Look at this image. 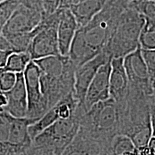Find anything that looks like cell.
I'll use <instances>...</instances> for the list:
<instances>
[{"label":"cell","instance_id":"6da1fadb","mask_svg":"<svg viewBox=\"0 0 155 155\" xmlns=\"http://www.w3.org/2000/svg\"><path fill=\"white\" fill-rule=\"evenodd\" d=\"M111 17L102 11L83 28H79L73 38L68 57L76 68L81 66L100 54L109 39L112 28Z\"/></svg>","mask_w":155,"mask_h":155},{"label":"cell","instance_id":"7a4b0ae2","mask_svg":"<svg viewBox=\"0 0 155 155\" xmlns=\"http://www.w3.org/2000/svg\"><path fill=\"white\" fill-rule=\"evenodd\" d=\"M122 106L112 98L93 105L80 118L79 131L104 145L119 133Z\"/></svg>","mask_w":155,"mask_h":155},{"label":"cell","instance_id":"3957f363","mask_svg":"<svg viewBox=\"0 0 155 155\" xmlns=\"http://www.w3.org/2000/svg\"><path fill=\"white\" fill-rule=\"evenodd\" d=\"M145 18L134 9H129L118 18L103 51L111 58H124L139 46V37Z\"/></svg>","mask_w":155,"mask_h":155},{"label":"cell","instance_id":"277c9868","mask_svg":"<svg viewBox=\"0 0 155 155\" xmlns=\"http://www.w3.org/2000/svg\"><path fill=\"white\" fill-rule=\"evenodd\" d=\"M80 116L76 114L68 119H58L38 134L32 141L35 147L53 150L57 155H61L63 150L72 141L78 132Z\"/></svg>","mask_w":155,"mask_h":155},{"label":"cell","instance_id":"5b68a950","mask_svg":"<svg viewBox=\"0 0 155 155\" xmlns=\"http://www.w3.org/2000/svg\"><path fill=\"white\" fill-rule=\"evenodd\" d=\"M58 19V9L53 14L44 15L38 32L31 40L27 51L32 61L60 55L57 38Z\"/></svg>","mask_w":155,"mask_h":155},{"label":"cell","instance_id":"8992f818","mask_svg":"<svg viewBox=\"0 0 155 155\" xmlns=\"http://www.w3.org/2000/svg\"><path fill=\"white\" fill-rule=\"evenodd\" d=\"M40 72L38 65L31 61L23 72L28 98L26 118L38 120L50 109L48 102L42 92Z\"/></svg>","mask_w":155,"mask_h":155},{"label":"cell","instance_id":"52a82bcc","mask_svg":"<svg viewBox=\"0 0 155 155\" xmlns=\"http://www.w3.org/2000/svg\"><path fill=\"white\" fill-rule=\"evenodd\" d=\"M43 12L19 5L2 30L5 38L32 32L41 22Z\"/></svg>","mask_w":155,"mask_h":155},{"label":"cell","instance_id":"ba28073f","mask_svg":"<svg viewBox=\"0 0 155 155\" xmlns=\"http://www.w3.org/2000/svg\"><path fill=\"white\" fill-rule=\"evenodd\" d=\"M124 65L131 86L154 94V84L150 81L139 45L124 58Z\"/></svg>","mask_w":155,"mask_h":155},{"label":"cell","instance_id":"9c48e42d","mask_svg":"<svg viewBox=\"0 0 155 155\" xmlns=\"http://www.w3.org/2000/svg\"><path fill=\"white\" fill-rule=\"evenodd\" d=\"M111 60V58L102 51L91 61L75 68L73 83V96L78 102V105L83 104L87 90L98 68Z\"/></svg>","mask_w":155,"mask_h":155},{"label":"cell","instance_id":"30bf717a","mask_svg":"<svg viewBox=\"0 0 155 155\" xmlns=\"http://www.w3.org/2000/svg\"><path fill=\"white\" fill-rule=\"evenodd\" d=\"M111 61L102 65L98 68L87 90L83 104L78 105L83 114L94 104L110 98L109 78Z\"/></svg>","mask_w":155,"mask_h":155},{"label":"cell","instance_id":"8fae6325","mask_svg":"<svg viewBox=\"0 0 155 155\" xmlns=\"http://www.w3.org/2000/svg\"><path fill=\"white\" fill-rule=\"evenodd\" d=\"M59 19L57 26V38L59 53L68 56L75 32L79 28L74 16L68 8H59Z\"/></svg>","mask_w":155,"mask_h":155},{"label":"cell","instance_id":"7c38bea8","mask_svg":"<svg viewBox=\"0 0 155 155\" xmlns=\"http://www.w3.org/2000/svg\"><path fill=\"white\" fill-rule=\"evenodd\" d=\"M14 86L4 93L7 98V104L4 111L15 118H25L28 112V98L23 73H16Z\"/></svg>","mask_w":155,"mask_h":155},{"label":"cell","instance_id":"4fadbf2b","mask_svg":"<svg viewBox=\"0 0 155 155\" xmlns=\"http://www.w3.org/2000/svg\"><path fill=\"white\" fill-rule=\"evenodd\" d=\"M36 120L28 118L12 117L9 127L7 144L12 154L21 152H26L32 144L28 133V127Z\"/></svg>","mask_w":155,"mask_h":155},{"label":"cell","instance_id":"5bb4252c","mask_svg":"<svg viewBox=\"0 0 155 155\" xmlns=\"http://www.w3.org/2000/svg\"><path fill=\"white\" fill-rule=\"evenodd\" d=\"M129 79L124 65V58H112L109 78L110 98L116 102H123L129 92Z\"/></svg>","mask_w":155,"mask_h":155},{"label":"cell","instance_id":"9a60e30c","mask_svg":"<svg viewBox=\"0 0 155 155\" xmlns=\"http://www.w3.org/2000/svg\"><path fill=\"white\" fill-rule=\"evenodd\" d=\"M107 0H78L68 8L71 10L79 28L90 23L104 8Z\"/></svg>","mask_w":155,"mask_h":155},{"label":"cell","instance_id":"2e32d148","mask_svg":"<svg viewBox=\"0 0 155 155\" xmlns=\"http://www.w3.org/2000/svg\"><path fill=\"white\" fill-rule=\"evenodd\" d=\"M106 146L78 130L76 136L61 155H99Z\"/></svg>","mask_w":155,"mask_h":155},{"label":"cell","instance_id":"e0dca14e","mask_svg":"<svg viewBox=\"0 0 155 155\" xmlns=\"http://www.w3.org/2000/svg\"><path fill=\"white\" fill-rule=\"evenodd\" d=\"M38 65L40 72L52 77H60L70 62L68 56L53 55L32 61Z\"/></svg>","mask_w":155,"mask_h":155},{"label":"cell","instance_id":"ac0fdd59","mask_svg":"<svg viewBox=\"0 0 155 155\" xmlns=\"http://www.w3.org/2000/svg\"><path fill=\"white\" fill-rule=\"evenodd\" d=\"M58 119H59V117H58L57 111L55 106H53L40 119L29 126L28 133L31 140H33L37 136L40 134L45 129L51 126L54 122Z\"/></svg>","mask_w":155,"mask_h":155},{"label":"cell","instance_id":"d6986e66","mask_svg":"<svg viewBox=\"0 0 155 155\" xmlns=\"http://www.w3.org/2000/svg\"><path fill=\"white\" fill-rule=\"evenodd\" d=\"M32 61L28 52L12 53L7 58L4 71L14 73H23L27 65Z\"/></svg>","mask_w":155,"mask_h":155},{"label":"cell","instance_id":"ffe728a7","mask_svg":"<svg viewBox=\"0 0 155 155\" xmlns=\"http://www.w3.org/2000/svg\"><path fill=\"white\" fill-rule=\"evenodd\" d=\"M108 148L112 155H121L125 153L132 152L136 150L131 139L122 134H117L112 137Z\"/></svg>","mask_w":155,"mask_h":155},{"label":"cell","instance_id":"44dd1931","mask_svg":"<svg viewBox=\"0 0 155 155\" xmlns=\"http://www.w3.org/2000/svg\"><path fill=\"white\" fill-rule=\"evenodd\" d=\"M145 18V17H144ZM155 23L154 20L145 18L139 37V45L143 50L155 49Z\"/></svg>","mask_w":155,"mask_h":155},{"label":"cell","instance_id":"7402d4cb","mask_svg":"<svg viewBox=\"0 0 155 155\" xmlns=\"http://www.w3.org/2000/svg\"><path fill=\"white\" fill-rule=\"evenodd\" d=\"M19 5V0H5L0 2V33H2L4 26Z\"/></svg>","mask_w":155,"mask_h":155},{"label":"cell","instance_id":"603a6c76","mask_svg":"<svg viewBox=\"0 0 155 155\" xmlns=\"http://www.w3.org/2000/svg\"><path fill=\"white\" fill-rule=\"evenodd\" d=\"M12 117L4 110L0 111V144H7Z\"/></svg>","mask_w":155,"mask_h":155},{"label":"cell","instance_id":"cb8c5ba5","mask_svg":"<svg viewBox=\"0 0 155 155\" xmlns=\"http://www.w3.org/2000/svg\"><path fill=\"white\" fill-rule=\"evenodd\" d=\"M141 55L146 64L151 82L154 84L155 77V50L141 49Z\"/></svg>","mask_w":155,"mask_h":155},{"label":"cell","instance_id":"d4e9b609","mask_svg":"<svg viewBox=\"0 0 155 155\" xmlns=\"http://www.w3.org/2000/svg\"><path fill=\"white\" fill-rule=\"evenodd\" d=\"M16 73L9 72L2 69L0 72V92L5 93L14 86L16 82Z\"/></svg>","mask_w":155,"mask_h":155},{"label":"cell","instance_id":"484cf974","mask_svg":"<svg viewBox=\"0 0 155 155\" xmlns=\"http://www.w3.org/2000/svg\"><path fill=\"white\" fill-rule=\"evenodd\" d=\"M45 15H50L55 12L61 6V0H41Z\"/></svg>","mask_w":155,"mask_h":155},{"label":"cell","instance_id":"4316f807","mask_svg":"<svg viewBox=\"0 0 155 155\" xmlns=\"http://www.w3.org/2000/svg\"><path fill=\"white\" fill-rule=\"evenodd\" d=\"M28 155H57L53 150L42 147H35L31 144L30 147L26 150Z\"/></svg>","mask_w":155,"mask_h":155},{"label":"cell","instance_id":"83f0119b","mask_svg":"<svg viewBox=\"0 0 155 155\" xmlns=\"http://www.w3.org/2000/svg\"><path fill=\"white\" fill-rule=\"evenodd\" d=\"M12 53H14V52L10 51V50H0V68H3L5 66L7 58Z\"/></svg>","mask_w":155,"mask_h":155},{"label":"cell","instance_id":"f1b7e54d","mask_svg":"<svg viewBox=\"0 0 155 155\" xmlns=\"http://www.w3.org/2000/svg\"><path fill=\"white\" fill-rule=\"evenodd\" d=\"M0 50H10V51H12L10 44L9 43L7 39L2 35V33H0Z\"/></svg>","mask_w":155,"mask_h":155},{"label":"cell","instance_id":"f546056e","mask_svg":"<svg viewBox=\"0 0 155 155\" xmlns=\"http://www.w3.org/2000/svg\"><path fill=\"white\" fill-rule=\"evenodd\" d=\"M7 104V98L4 93L0 92V111H2Z\"/></svg>","mask_w":155,"mask_h":155},{"label":"cell","instance_id":"4dcf8cb0","mask_svg":"<svg viewBox=\"0 0 155 155\" xmlns=\"http://www.w3.org/2000/svg\"><path fill=\"white\" fill-rule=\"evenodd\" d=\"M12 155H28V154H27L26 152H21L15 153V154H12Z\"/></svg>","mask_w":155,"mask_h":155}]
</instances>
